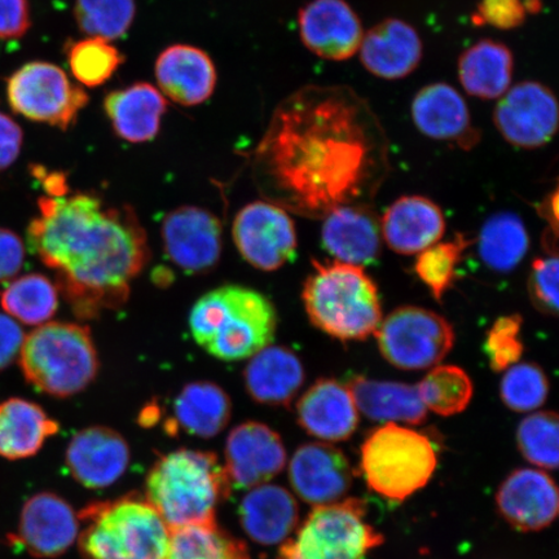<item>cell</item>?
Here are the masks:
<instances>
[{
  "label": "cell",
  "mask_w": 559,
  "mask_h": 559,
  "mask_svg": "<svg viewBox=\"0 0 559 559\" xmlns=\"http://www.w3.org/2000/svg\"><path fill=\"white\" fill-rule=\"evenodd\" d=\"M260 159L286 204L325 215L383 177L388 139L372 107L354 88L306 86L278 105Z\"/></svg>",
  "instance_id": "6da1fadb"
},
{
  "label": "cell",
  "mask_w": 559,
  "mask_h": 559,
  "mask_svg": "<svg viewBox=\"0 0 559 559\" xmlns=\"http://www.w3.org/2000/svg\"><path fill=\"white\" fill-rule=\"evenodd\" d=\"M27 230L31 248L47 267L76 317L94 319L128 300L131 283L150 260L145 230L131 207L94 194H50Z\"/></svg>",
  "instance_id": "7a4b0ae2"
},
{
  "label": "cell",
  "mask_w": 559,
  "mask_h": 559,
  "mask_svg": "<svg viewBox=\"0 0 559 559\" xmlns=\"http://www.w3.org/2000/svg\"><path fill=\"white\" fill-rule=\"evenodd\" d=\"M225 465L214 452L180 449L156 460L145 479L144 499L178 530L215 522L233 491Z\"/></svg>",
  "instance_id": "3957f363"
},
{
  "label": "cell",
  "mask_w": 559,
  "mask_h": 559,
  "mask_svg": "<svg viewBox=\"0 0 559 559\" xmlns=\"http://www.w3.org/2000/svg\"><path fill=\"white\" fill-rule=\"evenodd\" d=\"M193 338L214 358H251L275 340L277 313L262 293L225 285L202 296L190 314Z\"/></svg>",
  "instance_id": "277c9868"
},
{
  "label": "cell",
  "mask_w": 559,
  "mask_h": 559,
  "mask_svg": "<svg viewBox=\"0 0 559 559\" xmlns=\"http://www.w3.org/2000/svg\"><path fill=\"white\" fill-rule=\"evenodd\" d=\"M302 298L311 323L341 341L366 340L382 321L379 289L359 265L313 262Z\"/></svg>",
  "instance_id": "5b68a950"
},
{
  "label": "cell",
  "mask_w": 559,
  "mask_h": 559,
  "mask_svg": "<svg viewBox=\"0 0 559 559\" xmlns=\"http://www.w3.org/2000/svg\"><path fill=\"white\" fill-rule=\"evenodd\" d=\"M79 549L85 559H165L171 530L138 495L95 502L79 513Z\"/></svg>",
  "instance_id": "8992f818"
},
{
  "label": "cell",
  "mask_w": 559,
  "mask_h": 559,
  "mask_svg": "<svg viewBox=\"0 0 559 559\" xmlns=\"http://www.w3.org/2000/svg\"><path fill=\"white\" fill-rule=\"evenodd\" d=\"M26 380L44 393L69 397L82 393L99 372V356L87 326L47 323L26 335L21 347Z\"/></svg>",
  "instance_id": "52a82bcc"
},
{
  "label": "cell",
  "mask_w": 559,
  "mask_h": 559,
  "mask_svg": "<svg viewBox=\"0 0 559 559\" xmlns=\"http://www.w3.org/2000/svg\"><path fill=\"white\" fill-rule=\"evenodd\" d=\"M438 466L435 443L424 432L384 424L361 444L360 471L370 491L402 502L428 486Z\"/></svg>",
  "instance_id": "ba28073f"
},
{
  "label": "cell",
  "mask_w": 559,
  "mask_h": 559,
  "mask_svg": "<svg viewBox=\"0 0 559 559\" xmlns=\"http://www.w3.org/2000/svg\"><path fill=\"white\" fill-rule=\"evenodd\" d=\"M365 500L349 498L313 507L275 559H365L384 537L367 521Z\"/></svg>",
  "instance_id": "9c48e42d"
},
{
  "label": "cell",
  "mask_w": 559,
  "mask_h": 559,
  "mask_svg": "<svg viewBox=\"0 0 559 559\" xmlns=\"http://www.w3.org/2000/svg\"><path fill=\"white\" fill-rule=\"evenodd\" d=\"M374 334L384 360L403 370L435 368L454 345L450 321L417 306L394 310Z\"/></svg>",
  "instance_id": "30bf717a"
},
{
  "label": "cell",
  "mask_w": 559,
  "mask_h": 559,
  "mask_svg": "<svg viewBox=\"0 0 559 559\" xmlns=\"http://www.w3.org/2000/svg\"><path fill=\"white\" fill-rule=\"evenodd\" d=\"M13 110L27 120L68 130L88 104L85 90L70 82L64 70L46 61L21 67L7 83Z\"/></svg>",
  "instance_id": "8fae6325"
},
{
  "label": "cell",
  "mask_w": 559,
  "mask_h": 559,
  "mask_svg": "<svg viewBox=\"0 0 559 559\" xmlns=\"http://www.w3.org/2000/svg\"><path fill=\"white\" fill-rule=\"evenodd\" d=\"M498 100L493 110V122L510 145L522 150H537L556 136L558 102L554 91L544 83H516Z\"/></svg>",
  "instance_id": "7c38bea8"
},
{
  "label": "cell",
  "mask_w": 559,
  "mask_h": 559,
  "mask_svg": "<svg viewBox=\"0 0 559 559\" xmlns=\"http://www.w3.org/2000/svg\"><path fill=\"white\" fill-rule=\"evenodd\" d=\"M234 240L243 260L261 271H276L293 260L297 250L295 222L284 209L255 201L237 214Z\"/></svg>",
  "instance_id": "4fadbf2b"
},
{
  "label": "cell",
  "mask_w": 559,
  "mask_h": 559,
  "mask_svg": "<svg viewBox=\"0 0 559 559\" xmlns=\"http://www.w3.org/2000/svg\"><path fill=\"white\" fill-rule=\"evenodd\" d=\"M80 530L79 513L64 498L39 492L26 500L16 534L11 537L34 558L55 559L73 547Z\"/></svg>",
  "instance_id": "5bb4252c"
},
{
  "label": "cell",
  "mask_w": 559,
  "mask_h": 559,
  "mask_svg": "<svg viewBox=\"0 0 559 559\" xmlns=\"http://www.w3.org/2000/svg\"><path fill=\"white\" fill-rule=\"evenodd\" d=\"M285 444L269 425L247 421L230 430L225 447V467L230 485L251 489L270 484L285 469Z\"/></svg>",
  "instance_id": "9a60e30c"
},
{
  "label": "cell",
  "mask_w": 559,
  "mask_h": 559,
  "mask_svg": "<svg viewBox=\"0 0 559 559\" xmlns=\"http://www.w3.org/2000/svg\"><path fill=\"white\" fill-rule=\"evenodd\" d=\"M163 241L167 257L187 274H205L218 264L222 225L207 210L183 206L166 215Z\"/></svg>",
  "instance_id": "2e32d148"
},
{
  "label": "cell",
  "mask_w": 559,
  "mask_h": 559,
  "mask_svg": "<svg viewBox=\"0 0 559 559\" xmlns=\"http://www.w3.org/2000/svg\"><path fill=\"white\" fill-rule=\"evenodd\" d=\"M354 469L346 454L325 442L306 443L293 453L289 484L312 507L341 501L353 487Z\"/></svg>",
  "instance_id": "e0dca14e"
},
{
  "label": "cell",
  "mask_w": 559,
  "mask_h": 559,
  "mask_svg": "<svg viewBox=\"0 0 559 559\" xmlns=\"http://www.w3.org/2000/svg\"><path fill=\"white\" fill-rule=\"evenodd\" d=\"M300 40L311 53L330 61H345L358 53L361 21L346 0H311L299 11Z\"/></svg>",
  "instance_id": "ac0fdd59"
},
{
  "label": "cell",
  "mask_w": 559,
  "mask_h": 559,
  "mask_svg": "<svg viewBox=\"0 0 559 559\" xmlns=\"http://www.w3.org/2000/svg\"><path fill=\"white\" fill-rule=\"evenodd\" d=\"M131 450L128 440L108 426H90L70 439L66 464L83 487L104 489L117 484L128 472Z\"/></svg>",
  "instance_id": "d6986e66"
},
{
  "label": "cell",
  "mask_w": 559,
  "mask_h": 559,
  "mask_svg": "<svg viewBox=\"0 0 559 559\" xmlns=\"http://www.w3.org/2000/svg\"><path fill=\"white\" fill-rule=\"evenodd\" d=\"M496 507L510 527L520 533H539L558 515L556 481L540 469H516L500 485Z\"/></svg>",
  "instance_id": "ffe728a7"
},
{
  "label": "cell",
  "mask_w": 559,
  "mask_h": 559,
  "mask_svg": "<svg viewBox=\"0 0 559 559\" xmlns=\"http://www.w3.org/2000/svg\"><path fill=\"white\" fill-rule=\"evenodd\" d=\"M297 419L313 438L326 443L345 442L358 429L359 409L347 384L321 379L300 396Z\"/></svg>",
  "instance_id": "44dd1931"
},
{
  "label": "cell",
  "mask_w": 559,
  "mask_h": 559,
  "mask_svg": "<svg viewBox=\"0 0 559 559\" xmlns=\"http://www.w3.org/2000/svg\"><path fill=\"white\" fill-rule=\"evenodd\" d=\"M358 53L370 74L396 81L414 73L421 64L424 45L407 21L386 19L362 35Z\"/></svg>",
  "instance_id": "7402d4cb"
},
{
  "label": "cell",
  "mask_w": 559,
  "mask_h": 559,
  "mask_svg": "<svg viewBox=\"0 0 559 559\" xmlns=\"http://www.w3.org/2000/svg\"><path fill=\"white\" fill-rule=\"evenodd\" d=\"M412 120L423 135L439 142L456 143L464 150L477 144L469 107L464 96L449 83L423 87L411 105Z\"/></svg>",
  "instance_id": "603a6c76"
},
{
  "label": "cell",
  "mask_w": 559,
  "mask_h": 559,
  "mask_svg": "<svg viewBox=\"0 0 559 559\" xmlns=\"http://www.w3.org/2000/svg\"><path fill=\"white\" fill-rule=\"evenodd\" d=\"M155 72L160 94L181 107L207 102L218 81L209 53L188 45L167 47L157 58Z\"/></svg>",
  "instance_id": "cb8c5ba5"
},
{
  "label": "cell",
  "mask_w": 559,
  "mask_h": 559,
  "mask_svg": "<svg viewBox=\"0 0 559 559\" xmlns=\"http://www.w3.org/2000/svg\"><path fill=\"white\" fill-rule=\"evenodd\" d=\"M381 226L372 210L340 205L325 214L321 242L334 261L359 265L373 264L381 251Z\"/></svg>",
  "instance_id": "d4e9b609"
},
{
  "label": "cell",
  "mask_w": 559,
  "mask_h": 559,
  "mask_svg": "<svg viewBox=\"0 0 559 559\" xmlns=\"http://www.w3.org/2000/svg\"><path fill=\"white\" fill-rule=\"evenodd\" d=\"M445 218L435 201L404 195L384 213L381 234L388 247L402 255H415L442 240Z\"/></svg>",
  "instance_id": "484cf974"
},
{
  "label": "cell",
  "mask_w": 559,
  "mask_h": 559,
  "mask_svg": "<svg viewBox=\"0 0 559 559\" xmlns=\"http://www.w3.org/2000/svg\"><path fill=\"white\" fill-rule=\"evenodd\" d=\"M239 521L250 540L265 547L283 544L299 526L298 502L283 486H258L243 496Z\"/></svg>",
  "instance_id": "4316f807"
},
{
  "label": "cell",
  "mask_w": 559,
  "mask_h": 559,
  "mask_svg": "<svg viewBox=\"0 0 559 559\" xmlns=\"http://www.w3.org/2000/svg\"><path fill=\"white\" fill-rule=\"evenodd\" d=\"M306 380L298 356L284 346H267L251 356L243 370L251 400L270 407H288Z\"/></svg>",
  "instance_id": "83f0119b"
},
{
  "label": "cell",
  "mask_w": 559,
  "mask_h": 559,
  "mask_svg": "<svg viewBox=\"0 0 559 559\" xmlns=\"http://www.w3.org/2000/svg\"><path fill=\"white\" fill-rule=\"evenodd\" d=\"M169 102L146 82L111 91L104 99V110L116 135L132 144L151 142L158 135Z\"/></svg>",
  "instance_id": "f1b7e54d"
},
{
  "label": "cell",
  "mask_w": 559,
  "mask_h": 559,
  "mask_svg": "<svg viewBox=\"0 0 559 559\" xmlns=\"http://www.w3.org/2000/svg\"><path fill=\"white\" fill-rule=\"evenodd\" d=\"M347 386L356 407L372 421L421 425L428 419L417 384L356 377Z\"/></svg>",
  "instance_id": "f546056e"
},
{
  "label": "cell",
  "mask_w": 559,
  "mask_h": 559,
  "mask_svg": "<svg viewBox=\"0 0 559 559\" xmlns=\"http://www.w3.org/2000/svg\"><path fill=\"white\" fill-rule=\"evenodd\" d=\"M60 425L37 403L19 397L0 404V456L16 461L35 456Z\"/></svg>",
  "instance_id": "4dcf8cb0"
},
{
  "label": "cell",
  "mask_w": 559,
  "mask_h": 559,
  "mask_svg": "<svg viewBox=\"0 0 559 559\" xmlns=\"http://www.w3.org/2000/svg\"><path fill=\"white\" fill-rule=\"evenodd\" d=\"M457 70L466 94L484 100L500 99L512 86L513 53L501 41L481 39L460 56Z\"/></svg>",
  "instance_id": "1f68e13d"
},
{
  "label": "cell",
  "mask_w": 559,
  "mask_h": 559,
  "mask_svg": "<svg viewBox=\"0 0 559 559\" xmlns=\"http://www.w3.org/2000/svg\"><path fill=\"white\" fill-rule=\"evenodd\" d=\"M233 416V402L219 384L192 382L180 390L174 402V430L188 436L212 439L227 428Z\"/></svg>",
  "instance_id": "d6a6232c"
},
{
  "label": "cell",
  "mask_w": 559,
  "mask_h": 559,
  "mask_svg": "<svg viewBox=\"0 0 559 559\" xmlns=\"http://www.w3.org/2000/svg\"><path fill=\"white\" fill-rule=\"evenodd\" d=\"M530 250V236L520 215L501 212L489 216L478 235V254L486 267L509 274Z\"/></svg>",
  "instance_id": "836d02e7"
},
{
  "label": "cell",
  "mask_w": 559,
  "mask_h": 559,
  "mask_svg": "<svg viewBox=\"0 0 559 559\" xmlns=\"http://www.w3.org/2000/svg\"><path fill=\"white\" fill-rule=\"evenodd\" d=\"M165 559H251L247 545L215 522L171 531Z\"/></svg>",
  "instance_id": "e575fe53"
},
{
  "label": "cell",
  "mask_w": 559,
  "mask_h": 559,
  "mask_svg": "<svg viewBox=\"0 0 559 559\" xmlns=\"http://www.w3.org/2000/svg\"><path fill=\"white\" fill-rule=\"evenodd\" d=\"M0 304L7 313L21 323L44 325L58 310V289L44 275H25L7 286Z\"/></svg>",
  "instance_id": "d590c367"
},
{
  "label": "cell",
  "mask_w": 559,
  "mask_h": 559,
  "mask_svg": "<svg viewBox=\"0 0 559 559\" xmlns=\"http://www.w3.org/2000/svg\"><path fill=\"white\" fill-rule=\"evenodd\" d=\"M417 388L426 409L442 417L464 412L474 394L469 374L456 366L435 367Z\"/></svg>",
  "instance_id": "8d00e7d4"
},
{
  "label": "cell",
  "mask_w": 559,
  "mask_h": 559,
  "mask_svg": "<svg viewBox=\"0 0 559 559\" xmlns=\"http://www.w3.org/2000/svg\"><path fill=\"white\" fill-rule=\"evenodd\" d=\"M135 15V0H75L76 25L87 37L120 39L130 31Z\"/></svg>",
  "instance_id": "74e56055"
},
{
  "label": "cell",
  "mask_w": 559,
  "mask_h": 559,
  "mask_svg": "<svg viewBox=\"0 0 559 559\" xmlns=\"http://www.w3.org/2000/svg\"><path fill=\"white\" fill-rule=\"evenodd\" d=\"M67 56L75 81L90 88L107 83L124 61L120 50L109 40L94 37L74 41Z\"/></svg>",
  "instance_id": "f35d334b"
},
{
  "label": "cell",
  "mask_w": 559,
  "mask_h": 559,
  "mask_svg": "<svg viewBox=\"0 0 559 559\" xmlns=\"http://www.w3.org/2000/svg\"><path fill=\"white\" fill-rule=\"evenodd\" d=\"M559 423L555 412H535L516 429V444L524 460L544 471L558 467Z\"/></svg>",
  "instance_id": "ab89813d"
},
{
  "label": "cell",
  "mask_w": 559,
  "mask_h": 559,
  "mask_svg": "<svg viewBox=\"0 0 559 559\" xmlns=\"http://www.w3.org/2000/svg\"><path fill=\"white\" fill-rule=\"evenodd\" d=\"M549 380L535 362H516L504 370L500 382V397L510 411L528 414L547 402Z\"/></svg>",
  "instance_id": "60d3db41"
},
{
  "label": "cell",
  "mask_w": 559,
  "mask_h": 559,
  "mask_svg": "<svg viewBox=\"0 0 559 559\" xmlns=\"http://www.w3.org/2000/svg\"><path fill=\"white\" fill-rule=\"evenodd\" d=\"M467 245L469 242L465 237L459 235L453 241L432 245L417 257L416 274L439 302L456 280L457 269Z\"/></svg>",
  "instance_id": "b9f144b4"
},
{
  "label": "cell",
  "mask_w": 559,
  "mask_h": 559,
  "mask_svg": "<svg viewBox=\"0 0 559 559\" xmlns=\"http://www.w3.org/2000/svg\"><path fill=\"white\" fill-rule=\"evenodd\" d=\"M522 324L521 314H507L496 320L488 331L485 352L489 367L495 372H504L509 367L520 362L524 352Z\"/></svg>",
  "instance_id": "7bdbcfd3"
},
{
  "label": "cell",
  "mask_w": 559,
  "mask_h": 559,
  "mask_svg": "<svg viewBox=\"0 0 559 559\" xmlns=\"http://www.w3.org/2000/svg\"><path fill=\"white\" fill-rule=\"evenodd\" d=\"M528 293L537 310L556 317L558 313L557 254L537 258L531 265Z\"/></svg>",
  "instance_id": "ee69618b"
},
{
  "label": "cell",
  "mask_w": 559,
  "mask_h": 559,
  "mask_svg": "<svg viewBox=\"0 0 559 559\" xmlns=\"http://www.w3.org/2000/svg\"><path fill=\"white\" fill-rule=\"evenodd\" d=\"M526 16V4L522 0H481L474 21L478 25L487 24L501 31H512L523 25Z\"/></svg>",
  "instance_id": "f6af8a7d"
},
{
  "label": "cell",
  "mask_w": 559,
  "mask_h": 559,
  "mask_svg": "<svg viewBox=\"0 0 559 559\" xmlns=\"http://www.w3.org/2000/svg\"><path fill=\"white\" fill-rule=\"evenodd\" d=\"M29 27V0H0V38L23 37Z\"/></svg>",
  "instance_id": "bcb514c9"
},
{
  "label": "cell",
  "mask_w": 559,
  "mask_h": 559,
  "mask_svg": "<svg viewBox=\"0 0 559 559\" xmlns=\"http://www.w3.org/2000/svg\"><path fill=\"white\" fill-rule=\"evenodd\" d=\"M24 258V243L20 237L10 229L0 228V283L17 275Z\"/></svg>",
  "instance_id": "7dc6e473"
},
{
  "label": "cell",
  "mask_w": 559,
  "mask_h": 559,
  "mask_svg": "<svg viewBox=\"0 0 559 559\" xmlns=\"http://www.w3.org/2000/svg\"><path fill=\"white\" fill-rule=\"evenodd\" d=\"M24 341L25 334L16 321L0 313V370L15 361Z\"/></svg>",
  "instance_id": "c3c4849f"
},
{
  "label": "cell",
  "mask_w": 559,
  "mask_h": 559,
  "mask_svg": "<svg viewBox=\"0 0 559 559\" xmlns=\"http://www.w3.org/2000/svg\"><path fill=\"white\" fill-rule=\"evenodd\" d=\"M21 145H23V130L12 118L0 114V170L15 163Z\"/></svg>",
  "instance_id": "681fc988"
},
{
  "label": "cell",
  "mask_w": 559,
  "mask_h": 559,
  "mask_svg": "<svg viewBox=\"0 0 559 559\" xmlns=\"http://www.w3.org/2000/svg\"><path fill=\"white\" fill-rule=\"evenodd\" d=\"M540 214L544 219H547L549 223V228L554 230V234L557 235L558 228V191L556 190L554 193L549 195L547 200H545L540 207Z\"/></svg>",
  "instance_id": "f907efd6"
}]
</instances>
